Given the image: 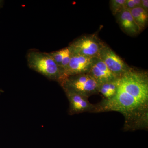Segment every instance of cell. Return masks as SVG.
Masks as SVG:
<instances>
[{
	"instance_id": "cell-2",
	"label": "cell",
	"mask_w": 148,
	"mask_h": 148,
	"mask_svg": "<svg viewBox=\"0 0 148 148\" xmlns=\"http://www.w3.org/2000/svg\"><path fill=\"white\" fill-rule=\"evenodd\" d=\"M27 61L30 69L48 78L56 81L60 84L64 81L63 72L49 53L31 51L27 53Z\"/></svg>"
},
{
	"instance_id": "cell-15",
	"label": "cell",
	"mask_w": 148,
	"mask_h": 148,
	"mask_svg": "<svg viewBox=\"0 0 148 148\" xmlns=\"http://www.w3.org/2000/svg\"><path fill=\"white\" fill-rule=\"evenodd\" d=\"M141 7L148 12V0H141Z\"/></svg>"
},
{
	"instance_id": "cell-8",
	"label": "cell",
	"mask_w": 148,
	"mask_h": 148,
	"mask_svg": "<svg viewBox=\"0 0 148 148\" xmlns=\"http://www.w3.org/2000/svg\"><path fill=\"white\" fill-rule=\"evenodd\" d=\"M88 74L91 75L99 85L119 78L114 75L98 56L94 57Z\"/></svg>"
},
{
	"instance_id": "cell-1",
	"label": "cell",
	"mask_w": 148,
	"mask_h": 148,
	"mask_svg": "<svg viewBox=\"0 0 148 148\" xmlns=\"http://www.w3.org/2000/svg\"><path fill=\"white\" fill-rule=\"evenodd\" d=\"M95 105L92 113H120L125 118L123 126L148 114L147 72L130 67L119 78L116 95Z\"/></svg>"
},
{
	"instance_id": "cell-12",
	"label": "cell",
	"mask_w": 148,
	"mask_h": 148,
	"mask_svg": "<svg viewBox=\"0 0 148 148\" xmlns=\"http://www.w3.org/2000/svg\"><path fill=\"white\" fill-rule=\"evenodd\" d=\"M125 0H111L110 1V8L112 13L116 16L120 12L124 9Z\"/></svg>"
},
{
	"instance_id": "cell-11",
	"label": "cell",
	"mask_w": 148,
	"mask_h": 148,
	"mask_svg": "<svg viewBox=\"0 0 148 148\" xmlns=\"http://www.w3.org/2000/svg\"><path fill=\"white\" fill-rule=\"evenodd\" d=\"M130 11L135 22L142 32L147 25L148 12L141 7L135 8Z\"/></svg>"
},
{
	"instance_id": "cell-7",
	"label": "cell",
	"mask_w": 148,
	"mask_h": 148,
	"mask_svg": "<svg viewBox=\"0 0 148 148\" xmlns=\"http://www.w3.org/2000/svg\"><path fill=\"white\" fill-rule=\"evenodd\" d=\"M70 103L69 112L75 114L89 112L92 113L95 108V104H91L88 98L81 95L69 90H64Z\"/></svg>"
},
{
	"instance_id": "cell-4",
	"label": "cell",
	"mask_w": 148,
	"mask_h": 148,
	"mask_svg": "<svg viewBox=\"0 0 148 148\" xmlns=\"http://www.w3.org/2000/svg\"><path fill=\"white\" fill-rule=\"evenodd\" d=\"M104 44L96 35L92 34L78 38L69 47L73 54L95 57L98 56Z\"/></svg>"
},
{
	"instance_id": "cell-10",
	"label": "cell",
	"mask_w": 148,
	"mask_h": 148,
	"mask_svg": "<svg viewBox=\"0 0 148 148\" xmlns=\"http://www.w3.org/2000/svg\"><path fill=\"white\" fill-rule=\"evenodd\" d=\"M119 79V78L99 85L98 93H101L103 96V99L108 100L116 95L118 86Z\"/></svg>"
},
{
	"instance_id": "cell-13",
	"label": "cell",
	"mask_w": 148,
	"mask_h": 148,
	"mask_svg": "<svg viewBox=\"0 0 148 148\" xmlns=\"http://www.w3.org/2000/svg\"><path fill=\"white\" fill-rule=\"evenodd\" d=\"M66 47H65L60 50L49 53L59 67L66 53Z\"/></svg>"
},
{
	"instance_id": "cell-6",
	"label": "cell",
	"mask_w": 148,
	"mask_h": 148,
	"mask_svg": "<svg viewBox=\"0 0 148 148\" xmlns=\"http://www.w3.org/2000/svg\"><path fill=\"white\" fill-rule=\"evenodd\" d=\"M94 58L72 53L71 58L64 74V80L70 76L88 73Z\"/></svg>"
},
{
	"instance_id": "cell-5",
	"label": "cell",
	"mask_w": 148,
	"mask_h": 148,
	"mask_svg": "<svg viewBox=\"0 0 148 148\" xmlns=\"http://www.w3.org/2000/svg\"><path fill=\"white\" fill-rule=\"evenodd\" d=\"M98 56L108 69L118 77L121 76L130 68L110 47L105 44Z\"/></svg>"
},
{
	"instance_id": "cell-14",
	"label": "cell",
	"mask_w": 148,
	"mask_h": 148,
	"mask_svg": "<svg viewBox=\"0 0 148 148\" xmlns=\"http://www.w3.org/2000/svg\"><path fill=\"white\" fill-rule=\"evenodd\" d=\"M141 0H125L124 9L130 10L138 7H141Z\"/></svg>"
},
{
	"instance_id": "cell-9",
	"label": "cell",
	"mask_w": 148,
	"mask_h": 148,
	"mask_svg": "<svg viewBox=\"0 0 148 148\" xmlns=\"http://www.w3.org/2000/svg\"><path fill=\"white\" fill-rule=\"evenodd\" d=\"M117 22L126 34L135 36L142 32L135 22L130 10L123 9L116 15Z\"/></svg>"
},
{
	"instance_id": "cell-3",
	"label": "cell",
	"mask_w": 148,
	"mask_h": 148,
	"mask_svg": "<svg viewBox=\"0 0 148 148\" xmlns=\"http://www.w3.org/2000/svg\"><path fill=\"white\" fill-rule=\"evenodd\" d=\"M64 90H69L89 98L98 93L99 84L89 74L70 76L61 84Z\"/></svg>"
},
{
	"instance_id": "cell-16",
	"label": "cell",
	"mask_w": 148,
	"mask_h": 148,
	"mask_svg": "<svg viewBox=\"0 0 148 148\" xmlns=\"http://www.w3.org/2000/svg\"><path fill=\"white\" fill-rule=\"evenodd\" d=\"M3 2V1L0 0V8H1V7L2 6Z\"/></svg>"
}]
</instances>
